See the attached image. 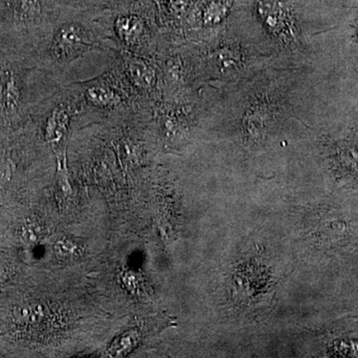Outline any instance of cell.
<instances>
[{
  "label": "cell",
  "mask_w": 358,
  "mask_h": 358,
  "mask_svg": "<svg viewBox=\"0 0 358 358\" xmlns=\"http://www.w3.org/2000/svg\"><path fill=\"white\" fill-rule=\"evenodd\" d=\"M87 30L79 23L68 22L59 27L54 47L62 57L79 55L91 45Z\"/></svg>",
  "instance_id": "obj_1"
},
{
  "label": "cell",
  "mask_w": 358,
  "mask_h": 358,
  "mask_svg": "<svg viewBox=\"0 0 358 358\" xmlns=\"http://www.w3.org/2000/svg\"><path fill=\"white\" fill-rule=\"evenodd\" d=\"M145 21L134 13L119 14L115 20V30L122 41L134 44L145 32Z\"/></svg>",
  "instance_id": "obj_2"
},
{
  "label": "cell",
  "mask_w": 358,
  "mask_h": 358,
  "mask_svg": "<svg viewBox=\"0 0 358 358\" xmlns=\"http://www.w3.org/2000/svg\"><path fill=\"white\" fill-rule=\"evenodd\" d=\"M70 124V114L63 106L53 109L45 124V136L52 143H60L65 138Z\"/></svg>",
  "instance_id": "obj_3"
},
{
  "label": "cell",
  "mask_w": 358,
  "mask_h": 358,
  "mask_svg": "<svg viewBox=\"0 0 358 358\" xmlns=\"http://www.w3.org/2000/svg\"><path fill=\"white\" fill-rule=\"evenodd\" d=\"M87 100L98 108H110L119 105L121 96L114 88L106 83H95L86 90Z\"/></svg>",
  "instance_id": "obj_4"
},
{
  "label": "cell",
  "mask_w": 358,
  "mask_h": 358,
  "mask_svg": "<svg viewBox=\"0 0 358 358\" xmlns=\"http://www.w3.org/2000/svg\"><path fill=\"white\" fill-rule=\"evenodd\" d=\"M127 67L129 76L141 88L148 89L155 83V72L152 68L138 58L127 59Z\"/></svg>",
  "instance_id": "obj_5"
},
{
  "label": "cell",
  "mask_w": 358,
  "mask_h": 358,
  "mask_svg": "<svg viewBox=\"0 0 358 358\" xmlns=\"http://www.w3.org/2000/svg\"><path fill=\"white\" fill-rule=\"evenodd\" d=\"M47 6V0H13V9L21 20H37Z\"/></svg>",
  "instance_id": "obj_6"
},
{
  "label": "cell",
  "mask_w": 358,
  "mask_h": 358,
  "mask_svg": "<svg viewBox=\"0 0 358 358\" xmlns=\"http://www.w3.org/2000/svg\"><path fill=\"white\" fill-rule=\"evenodd\" d=\"M20 89L13 76H4L0 80V98L8 109H13L20 102Z\"/></svg>",
  "instance_id": "obj_7"
},
{
  "label": "cell",
  "mask_w": 358,
  "mask_h": 358,
  "mask_svg": "<svg viewBox=\"0 0 358 358\" xmlns=\"http://www.w3.org/2000/svg\"><path fill=\"white\" fill-rule=\"evenodd\" d=\"M138 336L136 331H129L115 339L110 346L109 352L112 357H124L136 346Z\"/></svg>",
  "instance_id": "obj_8"
},
{
  "label": "cell",
  "mask_w": 358,
  "mask_h": 358,
  "mask_svg": "<svg viewBox=\"0 0 358 358\" xmlns=\"http://www.w3.org/2000/svg\"><path fill=\"white\" fill-rule=\"evenodd\" d=\"M57 253L61 256H69L74 253L76 247L72 244V242L62 241L58 242Z\"/></svg>",
  "instance_id": "obj_9"
}]
</instances>
